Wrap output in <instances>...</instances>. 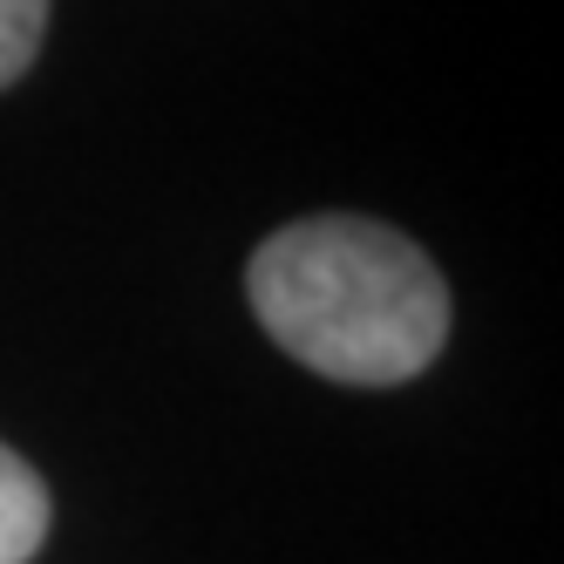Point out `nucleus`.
Segmentation results:
<instances>
[{
	"instance_id": "1",
	"label": "nucleus",
	"mask_w": 564,
	"mask_h": 564,
	"mask_svg": "<svg viewBox=\"0 0 564 564\" xmlns=\"http://www.w3.org/2000/svg\"><path fill=\"white\" fill-rule=\"evenodd\" d=\"M252 313L300 368L347 388L415 381L449 340V286L409 231L319 212L272 231L246 272Z\"/></svg>"
},
{
	"instance_id": "2",
	"label": "nucleus",
	"mask_w": 564,
	"mask_h": 564,
	"mask_svg": "<svg viewBox=\"0 0 564 564\" xmlns=\"http://www.w3.org/2000/svg\"><path fill=\"white\" fill-rule=\"evenodd\" d=\"M48 538V482L0 442V564H28Z\"/></svg>"
},
{
	"instance_id": "3",
	"label": "nucleus",
	"mask_w": 564,
	"mask_h": 564,
	"mask_svg": "<svg viewBox=\"0 0 564 564\" xmlns=\"http://www.w3.org/2000/svg\"><path fill=\"white\" fill-rule=\"evenodd\" d=\"M48 34V0H0V89H14L42 55Z\"/></svg>"
}]
</instances>
